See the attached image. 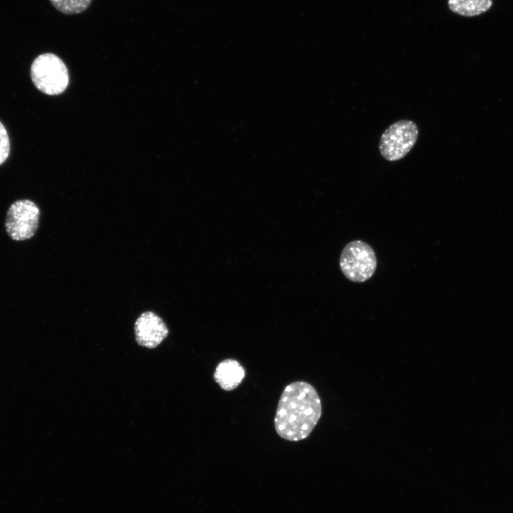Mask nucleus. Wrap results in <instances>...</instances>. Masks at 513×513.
Returning <instances> with one entry per match:
<instances>
[{
    "label": "nucleus",
    "instance_id": "nucleus-7",
    "mask_svg": "<svg viewBox=\"0 0 513 513\" xmlns=\"http://www.w3.org/2000/svg\"><path fill=\"white\" fill-rule=\"evenodd\" d=\"M245 374V369L239 361L227 358L218 363L213 378L222 390L231 391L241 384Z\"/></svg>",
    "mask_w": 513,
    "mask_h": 513
},
{
    "label": "nucleus",
    "instance_id": "nucleus-2",
    "mask_svg": "<svg viewBox=\"0 0 513 513\" xmlns=\"http://www.w3.org/2000/svg\"><path fill=\"white\" fill-rule=\"evenodd\" d=\"M30 74L36 88L46 95H59L68 84L66 66L58 56L51 53L37 56L31 64Z\"/></svg>",
    "mask_w": 513,
    "mask_h": 513
},
{
    "label": "nucleus",
    "instance_id": "nucleus-8",
    "mask_svg": "<svg viewBox=\"0 0 513 513\" xmlns=\"http://www.w3.org/2000/svg\"><path fill=\"white\" fill-rule=\"evenodd\" d=\"M493 0H448L447 5L453 13L466 17L479 16L487 11Z\"/></svg>",
    "mask_w": 513,
    "mask_h": 513
},
{
    "label": "nucleus",
    "instance_id": "nucleus-10",
    "mask_svg": "<svg viewBox=\"0 0 513 513\" xmlns=\"http://www.w3.org/2000/svg\"><path fill=\"white\" fill-rule=\"evenodd\" d=\"M10 152V140L7 131L0 121V165L8 158Z\"/></svg>",
    "mask_w": 513,
    "mask_h": 513
},
{
    "label": "nucleus",
    "instance_id": "nucleus-6",
    "mask_svg": "<svg viewBox=\"0 0 513 513\" xmlns=\"http://www.w3.org/2000/svg\"><path fill=\"white\" fill-rule=\"evenodd\" d=\"M134 329L137 343L148 348L157 347L169 333L162 319L150 311L143 312L138 316Z\"/></svg>",
    "mask_w": 513,
    "mask_h": 513
},
{
    "label": "nucleus",
    "instance_id": "nucleus-3",
    "mask_svg": "<svg viewBox=\"0 0 513 513\" xmlns=\"http://www.w3.org/2000/svg\"><path fill=\"white\" fill-rule=\"evenodd\" d=\"M377 266V259L372 247L361 240L348 243L340 256V267L345 276L353 282L361 283L369 279Z\"/></svg>",
    "mask_w": 513,
    "mask_h": 513
},
{
    "label": "nucleus",
    "instance_id": "nucleus-4",
    "mask_svg": "<svg viewBox=\"0 0 513 513\" xmlns=\"http://www.w3.org/2000/svg\"><path fill=\"white\" fill-rule=\"evenodd\" d=\"M418 136L416 124L409 120H400L390 125L381 135L379 150L388 161L404 157L415 144Z\"/></svg>",
    "mask_w": 513,
    "mask_h": 513
},
{
    "label": "nucleus",
    "instance_id": "nucleus-5",
    "mask_svg": "<svg viewBox=\"0 0 513 513\" xmlns=\"http://www.w3.org/2000/svg\"><path fill=\"white\" fill-rule=\"evenodd\" d=\"M40 210L29 200H19L8 209L5 228L7 234L14 241H23L33 237L38 227Z\"/></svg>",
    "mask_w": 513,
    "mask_h": 513
},
{
    "label": "nucleus",
    "instance_id": "nucleus-9",
    "mask_svg": "<svg viewBox=\"0 0 513 513\" xmlns=\"http://www.w3.org/2000/svg\"><path fill=\"white\" fill-rule=\"evenodd\" d=\"M92 0H50L53 6L65 14L83 12L90 6Z\"/></svg>",
    "mask_w": 513,
    "mask_h": 513
},
{
    "label": "nucleus",
    "instance_id": "nucleus-1",
    "mask_svg": "<svg viewBox=\"0 0 513 513\" xmlns=\"http://www.w3.org/2000/svg\"><path fill=\"white\" fill-rule=\"evenodd\" d=\"M321 403L316 389L305 381L285 387L274 418L276 433L289 441H299L312 432L321 415Z\"/></svg>",
    "mask_w": 513,
    "mask_h": 513
}]
</instances>
